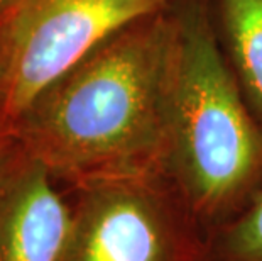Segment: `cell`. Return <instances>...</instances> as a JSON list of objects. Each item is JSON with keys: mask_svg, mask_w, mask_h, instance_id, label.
<instances>
[{"mask_svg": "<svg viewBox=\"0 0 262 261\" xmlns=\"http://www.w3.org/2000/svg\"><path fill=\"white\" fill-rule=\"evenodd\" d=\"M224 17L241 78L262 109V0H224Z\"/></svg>", "mask_w": 262, "mask_h": 261, "instance_id": "8992f818", "label": "cell"}, {"mask_svg": "<svg viewBox=\"0 0 262 261\" xmlns=\"http://www.w3.org/2000/svg\"><path fill=\"white\" fill-rule=\"evenodd\" d=\"M0 121H4V102H2V83H0ZM5 122V121H4Z\"/></svg>", "mask_w": 262, "mask_h": 261, "instance_id": "9c48e42d", "label": "cell"}, {"mask_svg": "<svg viewBox=\"0 0 262 261\" xmlns=\"http://www.w3.org/2000/svg\"><path fill=\"white\" fill-rule=\"evenodd\" d=\"M171 0H0L4 121L12 127L53 83L110 36Z\"/></svg>", "mask_w": 262, "mask_h": 261, "instance_id": "3957f363", "label": "cell"}, {"mask_svg": "<svg viewBox=\"0 0 262 261\" xmlns=\"http://www.w3.org/2000/svg\"><path fill=\"white\" fill-rule=\"evenodd\" d=\"M216 261H262V190L227 232Z\"/></svg>", "mask_w": 262, "mask_h": 261, "instance_id": "52a82bcc", "label": "cell"}, {"mask_svg": "<svg viewBox=\"0 0 262 261\" xmlns=\"http://www.w3.org/2000/svg\"><path fill=\"white\" fill-rule=\"evenodd\" d=\"M156 180H103L76 187L63 261H193Z\"/></svg>", "mask_w": 262, "mask_h": 261, "instance_id": "277c9868", "label": "cell"}, {"mask_svg": "<svg viewBox=\"0 0 262 261\" xmlns=\"http://www.w3.org/2000/svg\"><path fill=\"white\" fill-rule=\"evenodd\" d=\"M56 182L19 143L0 163V261H63L73 209Z\"/></svg>", "mask_w": 262, "mask_h": 261, "instance_id": "5b68a950", "label": "cell"}, {"mask_svg": "<svg viewBox=\"0 0 262 261\" xmlns=\"http://www.w3.org/2000/svg\"><path fill=\"white\" fill-rule=\"evenodd\" d=\"M174 19L172 163L193 207L211 214L235 198L260 170L262 136L205 15L193 5Z\"/></svg>", "mask_w": 262, "mask_h": 261, "instance_id": "7a4b0ae2", "label": "cell"}, {"mask_svg": "<svg viewBox=\"0 0 262 261\" xmlns=\"http://www.w3.org/2000/svg\"><path fill=\"white\" fill-rule=\"evenodd\" d=\"M174 44L166 10L120 29L20 115L15 139L73 188L158 180L172 163Z\"/></svg>", "mask_w": 262, "mask_h": 261, "instance_id": "6da1fadb", "label": "cell"}, {"mask_svg": "<svg viewBox=\"0 0 262 261\" xmlns=\"http://www.w3.org/2000/svg\"><path fill=\"white\" fill-rule=\"evenodd\" d=\"M15 143H17V139H15L14 129L7 124V122L0 121V163H2L5 156L12 151Z\"/></svg>", "mask_w": 262, "mask_h": 261, "instance_id": "ba28073f", "label": "cell"}]
</instances>
